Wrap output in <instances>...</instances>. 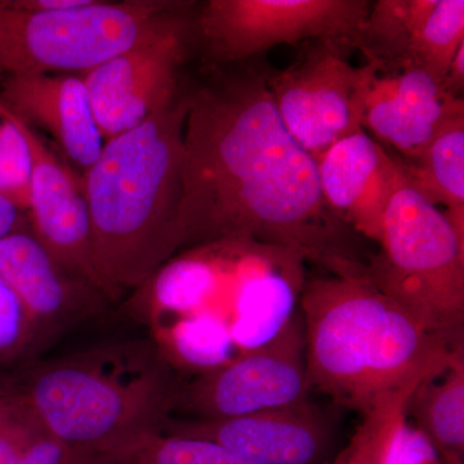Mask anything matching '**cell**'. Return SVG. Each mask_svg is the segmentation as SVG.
Listing matches in <instances>:
<instances>
[{
	"label": "cell",
	"instance_id": "13",
	"mask_svg": "<svg viewBox=\"0 0 464 464\" xmlns=\"http://www.w3.org/2000/svg\"><path fill=\"white\" fill-rule=\"evenodd\" d=\"M161 431L221 445L249 464H329L335 422L311 401L219 420L170 418Z\"/></svg>",
	"mask_w": 464,
	"mask_h": 464
},
{
	"label": "cell",
	"instance_id": "26",
	"mask_svg": "<svg viewBox=\"0 0 464 464\" xmlns=\"http://www.w3.org/2000/svg\"><path fill=\"white\" fill-rule=\"evenodd\" d=\"M39 353L32 319L16 293L0 277V368H14Z\"/></svg>",
	"mask_w": 464,
	"mask_h": 464
},
{
	"label": "cell",
	"instance_id": "24",
	"mask_svg": "<svg viewBox=\"0 0 464 464\" xmlns=\"http://www.w3.org/2000/svg\"><path fill=\"white\" fill-rule=\"evenodd\" d=\"M414 391L393 393L362 414L353 438L332 464H386L393 433Z\"/></svg>",
	"mask_w": 464,
	"mask_h": 464
},
{
	"label": "cell",
	"instance_id": "21",
	"mask_svg": "<svg viewBox=\"0 0 464 464\" xmlns=\"http://www.w3.org/2000/svg\"><path fill=\"white\" fill-rule=\"evenodd\" d=\"M151 329V341L177 374L195 377L240 355L227 324L213 316L176 317Z\"/></svg>",
	"mask_w": 464,
	"mask_h": 464
},
{
	"label": "cell",
	"instance_id": "23",
	"mask_svg": "<svg viewBox=\"0 0 464 464\" xmlns=\"http://www.w3.org/2000/svg\"><path fill=\"white\" fill-rule=\"evenodd\" d=\"M74 453L25 404L0 391V464H69Z\"/></svg>",
	"mask_w": 464,
	"mask_h": 464
},
{
	"label": "cell",
	"instance_id": "14",
	"mask_svg": "<svg viewBox=\"0 0 464 464\" xmlns=\"http://www.w3.org/2000/svg\"><path fill=\"white\" fill-rule=\"evenodd\" d=\"M464 43L463 0H378L353 39L369 63L444 81Z\"/></svg>",
	"mask_w": 464,
	"mask_h": 464
},
{
	"label": "cell",
	"instance_id": "6",
	"mask_svg": "<svg viewBox=\"0 0 464 464\" xmlns=\"http://www.w3.org/2000/svg\"><path fill=\"white\" fill-rule=\"evenodd\" d=\"M185 3L85 0L67 9H27L0 0V82L16 75L74 74L163 32Z\"/></svg>",
	"mask_w": 464,
	"mask_h": 464
},
{
	"label": "cell",
	"instance_id": "16",
	"mask_svg": "<svg viewBox=\"0 0 464 464\" xmlns=\"http://www.w3.org/2000/svg\"><path fill=\"white\" fill-rule=\"evenodd\" d=\"M18 121L32 152L27 210L32 231L65 270L102 292L94 266L83 179L52 151L41 134Z\"/></svg>",
	"mask_w": 464,
	"mask_h": 464
},
{
	"label": "cell",
	"instance_id": "7",
	"mask_svg": "<svg viewBox=\"0 0 464 464\" xmlns=\"http://www.w3.org/2000/svg\"><path fill=\"white\" fill-rule=\"evenodd\" d=\"M302 261L293 250L255 240L210 241L183 249L161 266L134 290L132 310L151 326L168 317L208 315L231 332L259 293Z\"/></svg>",
	"mask_w": 464,
	"mask_h": 464
},
{
	"label": "cell",
	"instance_id": "20",
	"mask_svg": "<svg viewBox=\"0 0 464 464\" xmlns=\"http://www.w3.org/2000/svg\"><path fill=\"white\" fill-rule=\"evenodd\" d=\"M406 418L440 457L464 456V353L415 389L406 404Z\"/></svg>",
	"mask_w": 464,
	"mask_h": 464
},
{
	"label": "cell",
	"instance_id": "22",
	"mask_svg": "<svg viewBox=\"0 0 464 464\" xmlns=\"http://www.w3.org/2000/svg\"><path fill=\"white\" fill-rule=\"evenodd\" d=\"M75 453L83 464H249L216 442L163 431L143 433L94 453Z\"/></svg>",
	"mask_w": 464,
	"mask_h": 464
},
{
	"label": "cell",
	"instance_id": "17",
	"mask_svg": "<svg viewBox=\"0 0 464 464\" xmlns=\"http://www.w3.org/2000/svg\"><path fill=\"white\" fill-rule=\"evenodd\" d=\"M324 200L357 235L380 243L384 213L406 185L395 154L360 130L316 159Z\"/></svg>",
	"mask_w": 464,
	"mask_h": 464
},
{
	"label": "cell",
	"instance_id": "10",
	"mask_svg": "<svg viewBox=\"0 0 464 464\" xmlns=\"http://www.w3.org/2000/svg\"><path fill=\"white\" fill-rule=\"evenodd\" d=\"M353 50L350 41L320 39L304 43L286 69L266 67L283 123L315 160L335 142L364 130L355 109L359 67L347 57Z\"/></svg>",
	"mask_w": 464,
	"mask_h": 464
},
{
	"label": "cell",
	"instance_id": "4",
	"mask_svg": "<svg viewBox=\"0 0 464 464\" xmlns=\"http://www.w3.org/2000/svg\"><path fill=\"white\" fill-rule=\"evenodd\" d=\"M182 381L154 342L142 340L30 360L0 373V391L72 451L94 453L161 431Z\"/></svg>",
	"mask_w": 464,
	"mask_h": 464
},
{
	"label": "cell",
	"instance_id": "9",
	"mask_svg": "<svg viewBox=\"0 0 464 464\" xmlns=\"http://www.w3.org/2000/svg\"><path fill=\"white\" fill-rule=\"evenodd\" d=\"M310 395L304 322L298 310L265 346L183 380L172 418L228 420L299 404Z\"/></svg>",
	"mask_w": 464,
	"mask_h": 464
},
{
	"label": "cell",
	"instance_id": "8",
	"mask_svg": "<svg viewBox=\"0 0 464 464\" xmlns=\"http://www.w3.org/2000/svg\"><path fill=\"white\" fill-rule=\"evenodd\" d=\"M369 0H209L195 32L210 66L262 56L279 44L353 36L368 17Z\"/></svg>",
	"mask_w": 464,
	"mask_h": 464
},
{
	"label": "cell",
	"instance_id": "5",
	"mask_svg": "<svg viewBox=\"0 0 464 464\" xmlns=\"http://www.w3.org/2000/svg\"><path fill=\"white\" fill-rule=\"evenodd\" d=\"M366 276L415 322L464 348V239L408 185L391 199Z\"/></svg>",
	"mask_w": 464,
	"mask_h": 464
},
{
	"label": "cell",
	"instance_id": "29",
	"mask_svg": "<svg viewBox=\"0 0 464 464\" xmlns=\"http://www.w3.org/2000/svg\"><path fill=\"white\" fill-rule=\"evenodd\" d=\"M445 90L453 96L463 99L464 91V43L458 48L450 65H449L447 75L442 81Z\"/></svg>",
	"mask_w": 464,
	"mask_h": 464
},
{
	"label": "cell",
	"instance_id": "18",
	"mask_svg": "<svg viewBox=\"0 0 464 464\" xmlns=\"http://www.w3.org/2000/svg\"><path fill=\"white\" fill-rule=\"evenodd\" d=\"M0 101L27 127L44 130L72 166L85 172L96 163L105 141L81 75L11 76L0 82Z\"/></svg>",
	"mask_w": 464,
	"mask_h": 464
},
{
	"label": "cell",
	"instance_id": "25",
	"mask_svg": "<svg viewBox=\"0 0 464 464\" xmlns=\"http://www.w3.org/2000/svg\"><path fill=\"white\" fill-rule=\"evenodd\" d=\"M33 160L20 121L0 101V194L29 210Z\"/></svg>",
	"mask_w": 464,
	"mask_h": 464
},
{
	"label": "cell",
	"instance_id": "31",
	"mask_svg": "<svg viewBox=\"0 0 464 464\" xmlns=\"http://www.w3.org/2000/svg\"><path fill=\"white\" fill-rule=\"evenodd\" d=\"M69 464H83L82 463L81 458H79L78 454L74 453V457L70 460Z\"/></svg>",
	"mask_w": 464,
	"mask_h": 464
},
{
	"label": "cell",
	"instance_id": "19",
	"mask_svg": "<svg viewBox=\"0 0 464 464\" xmlns=\"http://www.w3.org/2000/svg\"><path fill=\"white\" fill-rule=\"evenodd\" d=\"M406 185L445 216L464 239V118L457 119L411 157L396 155Z\"/></svg>",
	"mask_w": 464,
	"mask_h": 464
},
{
	"label": "cell",
	"instance_id": "27",
	"mask_svg": "<svg viewBox=\"0 0 464 464\" xmlns=\"http://www.w3.org/2000/svg\"><path fill=\"white\" fill-rule=\"evenodd\" d=\"M386 464H444L431 442L420 430L409 422L408 418L400 420L391 441Z\"/></svg>",
	"mask_w": 464,
	"mask_h": 464
},
{
	"label": "cell",
	"instance_id": "15",
	"mask_svg": "<svg viewBox=\"0 0 464 464\" xmlns=\"http://www.w3.org/2000/svg\"><path fill=\"white\" fill-rule=\"evenodd\" d=\"M0 277L32 319L39 353L70 326L96 316L110 302L101 290L58 264L32 227L0 240Z\"/></svg>",
	"mask_w": 464,
	"mask_h": 464
},
{
	"label": "cell",
	"instance_id": "3",
	"mask_svg": "<svg viewBox=\"0 0 464 464\" xmlns=\"http://www.w3.org/2000/svg\"><path fill=\"white\" fill-rule=\"evenodd\" d=\"M299 313L310 392L362 415L438 377L464 353L422 328L366 274L307 279Z\"/></svg>",
	"mask_w": 464,
	"mask_h": 464
},
{
	"label": "cell",
	"instance_id": "1",
	"mask_svg": "<svg viewBox=\"0 0 464 464\" xmlns=\"http://www.w3.org/2000/svg\"><path fill=\"white\" fill-rule=\"evenodd\" d=\"M262 56L210 66L186 93L182 249L246 239L331 275L365 274L356 234L324 200L315 159L283 123Z\"/></svg>",
	"mask_w": 464,
	"mask_h": 464
},
{
	"label": "cell",
	"instance_id": "11",
	"mask_svg": "<svg viewBox=\"0 0 464 464\" xmlns=\"http://www.w3.org/2000/svg\"><path fill=\"white\" fill-rule=\"evenodd\" d=\"M190 30L183 16L81 74L103 141L145 123L179 94V72Z\"/></svg>",
	"mask_w": 464,
	"mask_h": 464
},
{
	"label": "cell",
	"instance_id": "30",
	"mask_svg": "<svg viewBox=\"0 0 464 464\" xmlns=\"http://www.w3.org/2000/svg\"><path fill=\"white\" fill-rule=\"evenodd\" d=\"M441 459L444 464H464L463 457L449 456L442 457Z\"/></svg>",
	"mask_w": 464,
	"mask_h": 464
},
{
	"label": "cell",
	"instance_id": "28",
	"mask_svg": "<svg viewBox=\"0 0 464 464\" xmlns=\"http://www.w3.org/2000/svg\"><path fill=\"white\" fill-rule=\"evenodd\" d=\"M32 227L29 216L25 210L20 209L8 198L0 194V240L14 232Z\"/></svg>",
	"mask_w": 464,
	"mask_h": 464
},
{
	"label": "cell",
	"instance_id": "2",
	"mask_svg": "<svg viewBox=\"0 0 464 464\" xmlns=\"http://www.w3.org/2000/svg\"><path fill=\"white\" fill-rule=\"evenodd\" d=\"M186 93L103 145L85 170L94 266L103 295L134 292L182 249Z\"/></svg>",
	"mask_w": 464,
	"mask_h": 464
},
{
	"label": "cell",
	"instance_id": "12",
	"mask_svg": "<svg viewBox=\"0 0 464 464\" xmlns=\"http://www.w3.org/2000/svg\"><path fill=\"white\" fill-rule=\"evenodd\" d=\"M355 109L362 130L400 157L417 154L448 125L464 118V100L449 93L435 76L369 61L359 67Z\"/></svg>",
	"mask_w": 464,
	"mask_h": 464
}]
</instances>
